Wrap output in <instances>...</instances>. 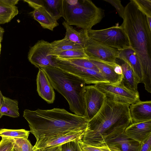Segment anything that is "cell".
<instances>
[{"mask_svg":"<svg viewBox=\"0 0 151 151\" xmlns=\"http://www.w3.org/2000/svg\"><path fill=\"white\" fill-rule=\"evenodd\" d=\"M121 25L128 39L130 47L136 53L141 65L145 89H151V30L146 16L133 0L124 8Z\"/></svg>","mask_w":151,"mask_h":151,"instance_id":"cell-1","label":"cell"},{"mask_svg":"<svg viewBox=\"0 0 151 151\" xmlns=\"http://www.w3.org/2000/svg\"><path fill=\"white\" fill-rule=\"evenodd\" d=\"M129 105L106 98L98 112L88 121L82 141L94 146H106L104 141L109 136L132 123Z\"/></svg>","mask_w":151,"mask_h":151,"instance_id":"cell-2","label":"cell"},{"mask_svg":"<svg viewBox=\"0 0 151 151\" xmlns=\"http://www.w3.org/2000/svg\"><path fill=\"white\" fill-rule=\"evenodd\" d=\"M23 116L28 123L30 132L37 140L45 136L85 131L88 122L84 117L59 108L34 111L25 109Z\"/></svg>","mask_w":151,"mask_h":151,"instance_id":"cell-3","label":"cell"},{"mask_svg":"<svg viewBox=\"0 0 151 151\" xmlns=\"http://www.w3.org/2000/svg\"><path fill=\"white\" fill-rule=\"evenodd\" d=\"M41 68L46 73L54 88L66 99L71 111L84 117L85 109L84 93L86 84L84 81L58 67Z\"/></svg>","mask_w":151,"mask_h":151,"instance_id":"cell-4","label":"cell"},{"mask_svg":"<svg viewBox=\"0 0 151 151\" xmlns=\"http://www.w3.org/2000/svg\"><path fill=\"white\" fill-rule=\"evenodd\" d=\"M63 17L69 25L87 30L99 23L104 10L89 0H63Z\"/></svg>","mask_w":151,"mask_h":151,"instance_id":"cell-5","label":"cell"},{"mask_svg":"<svg viewBox=\"0 0 151 151\" xmlns=\"http://www.w3.org/2000/svg\"><path fill=\"white\" fill-rule=\"evenodd\" d=\"M87 34L90 39L118 50L130 47L127 36L122 26H119L118 23L105 29L88 30Z\"/></svg>","mask_w":151,"mask_h":151,"instance_id":"cell-6","label":"cell"},{"mask_svg":"<svg viewBox=\"0 0 151 151\" xmlns=\"http://www.w3.org/2000/svg\"><path fill=\"white\" fill-rule=\"evenodd\" d=\"M94 85L105 94L107 99L111 101L130 105L140 100L138 91L129 90L122 82L116 84L102 83Z\"/></svg>","mask_w":151,"mask_h":151,"instance_id":"cell-7","label":"cell"},{"mask_svg":"<svg viewBox=\"0 0 151 151\" xmlns=\"http://www.w3.org/2000/svg\"><path fill=\"white\" fill-rule=\"evenodd\" d=\"M52 50L50 43L43 40H39L30 48L28 59L32 64L38 68L58 67L53 56L50 55Z\"/></svg>","mask_w":151,"mask_h":151,"instance_id":"cell-8","label":"cell"},{"mask_svg":"<svg viewBox=\"0 0 151 151\" xmlns=\"http://www.w3.org/2000/svg\"><path fill=\"white\" fill-rule=\"evenodd\" d=\"M53 57L58 67L80 78L84 81L86 84H96L102 83H108L99 72L78 66L65 60Z\"/></svg>","mask_w":151,"mask_h":151,"instance_id":"cell-9","label":"cell"},{"mask_svg":"<svg viewBox=\"0 0 151 151\" xmlns=\"http://www.w3.org/2000/svg\"><path fill=\"white\" fill-rule=\"evenodd\" d=\"M84 50L90 60L116 63L118 50L102 43L89 38Z\"/></svg>","mask_w":151,"mask_h":151,"instance_id":"cell-10","label":"cell"},{"mask_svg":"<svg viewBox=\"0 0 151 151\" xmlns=\"http://www.w3.org/2000/svg\"><path fill=\"white\" fill-rule=\"evenodd\" d=\"M85 112L84 117L88 121L99 111L106 97L94 85L86 86L84 93Z\"/></svg>","mask_w":151,"mask_h":151,"instance_id":"cell-11","label":"cell"},{"mask_svg":"<svg viewBox=\"0 0 151 151\" xmlns=\"http://www.w3.org/2000/svg\"><path fill=\"white\" fill-rule=\"evenodd\" d=\"M125 129L115 132L105 139L106 145L110 151H137L140 143L129 138Z\"/></svg>","mask_w":151,"mask_h":151,"instance_id":"cell-12","label":"cell"},{"mask_svg":"<svg viewBox=\"0 0 151 151\" xmlns=\"http://www.w3.org/2000/svg\"><path fill=\"white\" fill-rule=\"evenodd\" d=\"M71 132L49 136H45L37 140L33 146L34 151L58 147L69 141L81 139L84 132Z\"/></svg>","mask_w":151,"mask_h":151,"instance_id":"cell-13","label":"cell"},{"mask_svg":"<svg viewBox=\"0 0 151 151\" xmlns=\"http://www.w3.org/2000/svg\"><path fill=\"white\" fill-rule=\"evenodd\" d=\"M90 60L96 66L109 83L116 84L121 82L122 74L120 65L116 63Z\"/></svg>","mask_w":151,"mask_h":151,"instance_id":"cell-14","label":"cell"},{"mask_svg":"<svg viewBox=\"0 0 151 151\" xmlns=\"http://www.w3.org/2000/svg\"><path fill=\"white\" fill-rule=\"evenodd\" d=\"M36 83L39 96L48 103H53L55 99L54 88L46 73L41 68H39Z\"/></svg>","mask_w":151,"mask_h":151,"instance_id":"cell-15","label":"cell"},{"mask_svg":"<svg viewBox=\"0 0 151 151\" xmlns=\"http://www.w3.org/2000/svg\"><path fill=\"white\" fill-rule=\"evenodd\" d=\"M124 132L129 138L140 143L151 135V120L132 123L125 129Z\"/></svg>","mask_w":151,"mask_h":151,"instance_id":"cell-16","label":"cell"},{"mask_svg":"<svg viewBox=\"0 0 151 151\" xmlns=\"http://www.w3.org/2000/svg\"><path fill=\"white\" fill-rule=\"evenodd\" d=\"M129 111L132 123L151 120V101L139 100L129 105Z\"/></svg>","mask_w":151,"mask_h":151,"instance_id":"cell-17","label":"cell"},{"mask_svg":"<svg viewBox=\"0 0 151 151\" xmlns=\"http://www.w3.org/2000/svg\"><path fill=\"white\" fill-rule=\"evenodd\" d=\"M117 58L127 63L133 70L139 83L142 82L143 76L140 62L136 53L130 47L118 50Z\"/></svg>","mask_w":151,"mask_h":151,"instance_id":"cell-18","label":"cell"},{"mask_svg":"<svg viewBox=\"0 0 151 151\" xmlns=\"http://www.w3.org/2000/svg\"><path fill=\"white\" fill-rule=\"evenodd\" d=\"M29 14L44 29L53 31L55 27L59 25L56 19L43 7H39L34 9Z\"/></svg>","mask_w":151,"mask_h":151,"instance_id":"cell-19","label":"cell"},{"mask_svg":"<svg viewBox=\"0 0 151 151\" xmlns=\"http://www.w3.org/2000/svg\"><path fill=\"white\" fill-rule=\"evenodd\" d=\"M18 0H0V24L10 22L18 14Z\"/></svg>","mask_w":151,"mask_h":151,"instance_id":"cell-20","label":"cell"},{"mask_svg":"<svg viewBox=\"0 0 151 151\" xmlns=\"http://www.w3.org/2000/svg\"><path fill=\"white\" fill-rule=\"evenodd\" d=\"M63 25L66 30L64 38L84 49L89 39L87 34V30L82 29L78 31L76 30L65 21L63 22Z\"/></svg>","mask_w":151,"mask_h":151,"instance_id":"cell-21","label":"cell"},{"mask_svg":"<svg viewBox=\"0 0 151 151\" xmlns=\"http://www.w3.org/2000/svg\"><path fill=\"white\" fill-rule=\"evenodd\" d=\"M120 65L122 74L121 82L123 85L131 91L137 92V85L139 83L133 70L126 63L124 62Z\"/></svg>","mask_w":151,"mask_h":151,"instance_id":"cell-22","label":"cell"},{"mask_svg":"<svg viewBox=\"0 0 151 151\" xmlns=\"http://www.w3.org/2000/svg\"><path fill=\"white\" fill-rule=\"evenodd\" d=\"M63 0H42V7L57 20L63 15Z\"/></svg>","mask_w":151,"mask_h":151,"instance_id":"cell-23","label":"cell"},{"mask_svg":"<svg viewBox=\"0 0 151 151\" xmlns=\"http://www.w3.org/2000/svg\"><path fill=\"white\" fill-rule=\"evenodd\" d=\"M18 102L17 100L12 99L4 96L0 107V112L3 115L13 118L19 116Z\"/></svg>","mask_w":151,"mask_h":151,"instance_id":"cell-24","label":"cell"},{"mask_svg":"<svg viewBox=\"0 0 151 151\" xmlns=\"http://www.w3.org/2000/svg\"><path fill=\"white\" fill-rule=\"evenodd\" d=\"M50 44L52 49L51 52L84 49L80 45L64 37L61 40L54 41Z\"/></svg>","mask_w":151,"mask_h":151,"instance_id":"cell-25","label":"cell"},{"mask_svg":"<svg viewBox=\"0 0 151 151\" xmlns=\"http://www.w3.org/2000/svg\"><path fill=\"white\" fill-rule=\"evenodd\" d=\"M50 55L65 60L79 58L89 59V57L86 54L84 49L51 52Z\"/></svg>","mask_w":151,"mask_h":151,"instance_id":"cell-26","label":"cell"},{"mask_svg":"<svg viewBox=\"0 0 151 151\" xmlns=\"http://www.w3.org/2000/svg\"><path fill=\"white\" fill-rule=\"evenodd\" d=\"M30 131L24 129H0V136L8 138H24L28 139Z\"/></svg>","mask_w":151,"mask_h":151,"instance_id":"cell-27","label":"cell"},{"mask_svg":"<svg viewBox=\"0 0 151 151\" xmlns=\"http://www.w3.org/2000/svg\"><path fill=\"white\" fill-rule=\"evenodd\" d=\"M14 143V151H34L33 146L28 139L24 138H10Z\"/></svg>","mask_w":151,"mask_h":151,"instance_id":"cell-28","label":"cell"},{"mask_svg":"<svg viewBox=\"0 0 151 151\" xmlns=\"http://www.w3.org/2000/svg\"><path fill=\"white\" fill-rule=\"evenodd\" d=\"M65 60L78 66L93 69L99 72V70L96 66L89 59L79 58Z\"/></svg>","mask_w":151,"mask_h":151,"instance_id":"cell-29","label":"cell"},{"mask_svg":"<svg viewBox=\"0 0 151 151\" xmlns=\"http://www.w3.org/2000/svg\"><path fill=\"white\" fill-rule=\"evenodd\" d=\"M138 8L146 16L151 17V0H133Z\"/></svg>","mask_w":151,"mask_h":151,"instance_id":"cell-30","label":"cell"},{"mask_svg":"<svg viewBox=\"0 0 151 151\" xmlns=\"http://www.w3.org/2000/svg\"><path fill=\"white\" fill-rule=\"evenodd\" d=\"M78 143L81 151H110L107 146H94L84 143L81 139L78 140Z\"/></svg>","mask_w":151,"mask_h":151,"instance_id":"cell-31","label":"cell"},{"mask_svg":"<svg viewBox=\"0 0 151 151\" xmlns=\"http://www.w3.org/2000/svg\"><path fill=\"white\" fill-rule=\"evenodd\" d=\"M78 139L71 141L60 145L61 151H81L78 143Z\"/></svg>","mask_w":151,"mask_h":151,"instance_id":"cell-32","label":"cell"},{"mask_svg":"<svg viewBox=\"0 0 151 151\" xmlns=\"http://www.w3.org/2000/svg\"><path fill=\"white\" fill-rule=\"evenodd\" d=\"M14 143L10 138L1 137L0 141V151H10L13 148Z\"/></svg>","mask_w":151,"mask_h":151,"instance_id":"cell-33","label":"cell"},{"mask_svg":"<svg viewBox=\"0 0 151 151\" xmlns=\"http://www.w3.org/2000/svg\"><path fill=\"white\" fill-rule=\"evenodd\" d=\"M113 6L115 8L119 16L123 19L124 8L122 5L121 1L119 0H104Z\"/></svg>","mask_w":151,"mask_h":151,"instance_id":"cell-34","label":"cell"},{"mask_svg":"<svg viewBox=\"0 0 151 151\" xmlns=\"http://www.w3.org/2000/svg\"><path fill=\"white\" fill-rule=\"evenodd\" d=\"M137 151H151V135L140 143Z\"/></svg>","mask_w":151,"mask_h":151,"instance_id":"cell-35","label":"cell"},{"mask_svg":"<svg viewBox=\"0 0 151 151\" xmlns=\"http://www.w3.org/2000/svg\"><path fill=\"white\" fill-rule=\"evenodd\" d=\"M59 146L50 148L40 150L38 151H57L59 148Z\"/></svg>","mask_w":151,"mask_h":151,"instance_id":"cell-36","label":"cell"},{"mask_svg":"<svg viewBox=\"0 0 151 151\" xmlns=\"http://www.w3.org/2000/svg\"><path fill=\"white\" fill-rule=\"evenodd\" d=\"M4 96L0 90V119L2 117L3 115L1 114L0 112V107L3 100Z\"/></svg>","mask_w":151,"mask_h":151,"instance_id":"cell-37","label":"cell"},{"mask_svg":"<svg viewBox=\"0 0 151 151\" xmlns=\"http://www.w3.org/2000/svg\"><path fill=\"white\" fill-rule=\"evenodd\" d=\"M5 31L4 29L0 26V40L2 41Z\"/></svg>","mask_w":151,"mask_h":151,"instance_id":"cell-38","label":"cell"},{"mask_svg":"<svg viewBox=\"0 0 151 151\" xmlns=\"http://www.w3.org/2000/svg\"><path fill=\"white\" fill-rule=\"evenodd\" d=\"M146 19L149 27L151 30V17L146 16Z\"/></svg>","mask_w":151,"mask_h":151,"instance_id":"cell-39","label":"cell"},{"mask_svg":"<svg viewBox=\"0 0 151 151\" xmlns=\"http://www.w3.org/2000/svg\"><path fill=\"white\" fill-rule=\"evenodd\" d=\"M1 41L0 40V54L1 51Z\"/></svg>","mask_w":151,"mask_h":151,"instance_id":"cell-40","label":"cell"},{"mask_svg":"<svg viewBox=\"0 0 151 151\" xmlns=\"http://www.w3.org/2000/svg\"><path fill=\"white\" fill-rule=\"evenodd\" d=\"M57 151H61L60 147V146H59V148Z\"/></svg>","mask_w":151,"mask_h":151,"instance_id":"cell-41","label":"cell"},{"mask_svg":"<svg viewBox=\"0 0 151 151\" xmlns=\"http://www.w3.org/2000/svg\"><path fill=\"white\" fill-rule=\"evenodd\" d=\"M10 151H14V149H13H13H12V150H11Z\"/></svg>","mask_w":151,"mask_h":151,"instance_id":"cell-42","label":"cell"}]
</instances>
